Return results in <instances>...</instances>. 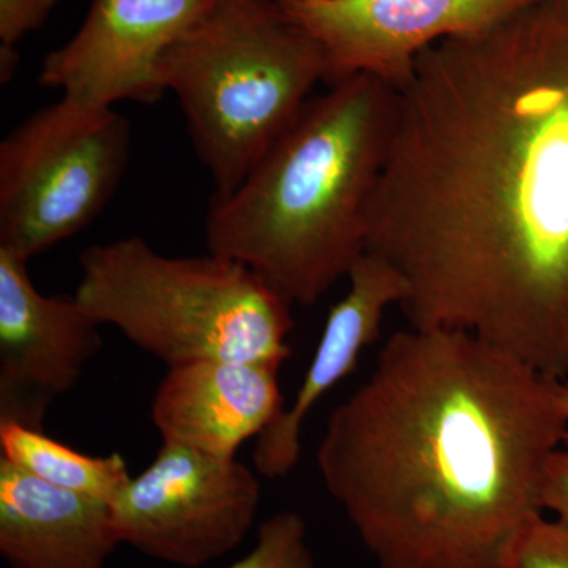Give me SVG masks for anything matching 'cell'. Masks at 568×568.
I'll return each instance as SVG.
<instances>
[{
    "label": "cell",
    "instance_id": "obj_5",
    "mask_svg": "<svg viewBox=\"0 0 568 568\" xmlns=\"http://www.w3.org/2000/svg\"><path fill=\"white\" fill-rule=\"evenodd\" d=\"M78 304L168 366L205 361L282 366L291 305L252 268L219 254L171 257L138 235L80 256Z\"/></svg>",
    "mask_w": 568,
    "mask_h": 568
},
{
    "label": "cell",
    "instance_id": "obj_4",
    "mask_svg": "<svg viewBox=\"0 0 568 568\" xmlns=\"http://www.w3.org/2000/svg\"><path fill=\"white\" fill-rule=\"evenodd\" d=\"M327 77L323 48L280 0H212L162 62L215 196L244 182Z\"/></svg>",
    "mask_w": 568,
    "mask_h": 568
},
{
    "label": "cell",
    "instance_id": "obj_20",
    "mask_svg": "<svg viewBox=\"0 0 568 568\" xmlns=\"http://www.w3.org/2000/svg\"><path fill=\"white\" fill-rule=\"evenodd\" d=\"M562 402H564V407H566V413H567V418H568V384L567 383L562 384ZM564 447L568 448V425H567L566 436H564Z\"/></svg>",
    "mask_w": 568,
    "mask_h": 568
},
{
    "label": "cell",
    "instance_id": "obj_19",
    "mask_svg": "<svg viewBox=\"0 0 568 568\" xmlns=\"http://www.w3.org/2000/svg\"><path fill=\"white\" fill-rule=\"evenodd\" d=\"M20 65V52L17 48H0V80L9 82Z\"/></svg>",
    "mask_w": 568,
    "mask_h": 568
},
{
    "label": "cell",
    "instance_id": "obj_17",
    "mask_svg": "<svg viewBox=\"0 0 568 568\" xmlns=\"http://www.w3.org/2000/svg\"><path fill=\"white\" fill-rule=\"evenodd\" d=\"M59 0H0V48H17L50 20Z\"/></svg>",
    "mask_w": 568,
    "mask_h": 568
},
{
    "label": "cell",
    "instance_id": "obj_14",
    "mask_svg": "<svg viewBox=\"0 0 568 568\" xmlns=\"http://www.w3.org/2000/svg\"><path fill=\"white\" fill-rule=\"evenodd\" d=\"M0 458L29 476L80 495L111 503L129 484V466L121 454L92 457L48 436L43 429L0 422Z\"/></svg>",
    "mask_w": 568,
    "mask_h": 568
},
{
    "label": "cell",
    "instance_id": "obj_12",
    "mask_svg": "<svg viewBox=\"0 0 568 568\" xmlns=\"http://www.w3.org/2000/svg\"><path fill=\"white\" fill-rule=\"evenodd\" d=\"M349 290L328 312L323 335L294 402L256 437L253 465L265 478L287 476L302 454V428L320 399L357 366L362 353L376 342L388 306L402 305L406 286L386 261L365 253L351 268Z\"/></svg>",
    "mask_w": 568,
    "mask_h": 568
},
{
    "label": "cell",
    "instance_id": "obj_2",
    "mask_svg": "<svg viewBox=\"0 0 568 568\" xmlns=\"http://www.w3.org/2000/svg\"><path fill=\"white\" fill-rule=\"evenodd\" d=\"M564 381L466 332H395L316 463L379 568H510L564 446Z\"/></svg>",
    "mask_w": 568,
    "mask_h": 568
},
{
    "label": "cell",
    "instance_id": "obj_16",
    "mask_svg": "<svg viewBox=\"0 0 568 568\" xmlns=\"http://www.w3.org/2000/svg\"><path fill=\"white\" fill-rule=\"evenodd\" d=\"M510 568H568V526L559 519H534L519 537Z\"/></svg>",
    "mask_w": 568,
    "mask_h": 568
},
{
    "label": "cell",
    "instance_id": "obj_1",
    "mask_svg": "<svg viewBox=\"0 0 568 568\" xmlns=\"http://www.w3.org/2000/svg\"><path fill=\"white\" fill-rule=\"evenodd\" d=\"M409 327L568 376V0L439 41L398 91L366 215Z\"/></svg>",
    "mask_w": 568,
    "mask_h": 568
},
{
    "label": "cell",
    "instance_id": "obj_6",
    "mask_svg": "<svg viewBox=\"0 0 568 568\" xmlns=\"http://www.w3.org/2000/svg\"><path fill=\"white\" fill-rule=\"evenodd\" d=\"M132 125L114 108L62 97L0 144V246L32 260L81 233L118 190Z\"/></svg>",
    "mask_w": 568,
    "mask_h": 568
},
{
    "label": "cell",
    "instance_id": "obj_10",
    "mask_svg": "<svg viewBox=\"0 0 568 568\" xmlns=\"http://www.w3.org/2000/svg\"><path fill=\"white\" fill-rule=\"evenodd\" d=\"M28 264L0 246V422L43 429L54 399L102 349V324L74 297L41 294Z\"/></svg>",
    "mask_w": 568,
    "mask_h": 568
},
{
    "label": "cell",
    "instance_id": "obj_3",
    "mask_svg": "<svg viewBox=\"0 0 568 568\" xmlns=\"http://www.w3.org/2000/svg\"><path fill=\"white\" fill-rule=\"evenodd\" d=\"M398 91L354 74L313 97L234 192L213 194L209 252L252 268L291 306L315 305L366 253V215Z\"/></svg>",
    "mask_w": 568,
    "mask_h": 568
},
{
    "label": "cell",
    "instance_id": "obj_15",
    "mask_svg": "<svg viewBox=\"0 0 568 568\" xmlns=\"http://www.w3.org/2000/svg\"><path fill=\"white\" fill-rule=\"evenodd\" d=\"M226 568H315L306 525L297 511H280L257 530L252 551Z\"/></svg>",
    "mask_w": 568,
    "mask_h": 568
},
{
    "label": "cell",
    "instance_id": "obj_18",
    "mask_svg": "<svg viewBox=\"0 0 568 568\" xmlns=\"http://www.w3.org/2000/svg\"><path fill=\"white\" fill-rule=\"evenodd\" d=\"M541 503L568 526V448H558L545 470Z\"/></svg>",
    "mask_w": 568,
    "mask_h": 568
},
{
    "label": "cell",
    "instance_id": "obj_8",
    "mask_svg": "<svg viewBox=\"0 0 568 568\" xmlns=\"http://www.w3.org/2000/svg\"><path fill=\"white\" fill-rule=\"evenodd\" d=\"M537 0H280L323 48L327 85L354 74L399 91L439 41L487 29Z\"/></svg>",
    "mask_w": 568,
    "mask_h": 568
},
{
    "label": "cell",
    "instance_id": "obj_7",
    "mask_svg": "<svg viewBox=\"0 0 568 568\" xmlns=\"http://www.w3.org/2000/svg\"><path fill=\"white\" fill-rule=\"evenodd\" d=\"M260 503V478L237 458L163 443L151 465L111 500V521L119 544L200 567L244 541Z\"/></svg>",
    "mask_w": 568,
    "mask_h": 568
},
{
    "label": "cell",
    "instance_id": "obj_9",
    "mask_svg": "<svg viewBox=\"0 0 568 568\" xmlns=\"http://www.w3.org/2000/svg\"><path fill=\"white\" fill-rule=\"evenodd\" d=\"M211 3L92 0L77 33L41 62L39 82L92 106L160 102L166 93L162 80L164 54Z\"/></svg>",
    "mask_w": 568,
    "mask_h": 568
},
{
    "label": "cell",
    "instance_id": "obj_11",
    "mask_svg": "<svg viewBox=\"0 0 568 568\" xmlns=\"http://www.w3.org/2000/svg\"><path fill=\"white\" fill-rule=\"evenodd\" d=\"M278 369L231 361L171 366L153 398V425L163 443L234 459L242 444L263 435L286 407Z\"/></svg>",
    "mask_w": 568,
    "mask_h": 568
},
{
    "label": "cell",
    "instance_id": "obj_13",
    "mask_svg": "<svg viewBox=\"0 0 568 568\" xmlns=\"http://www.w3.org/2000/svg\"><path fill=\"white\" fill-rule=\"evenodd\" d=\"M118 545L110 503L0 458V552L10 568H104Z\"/></svg>",
    "mask_w": 568,
    "mask_h": 568
}]
</instances>
